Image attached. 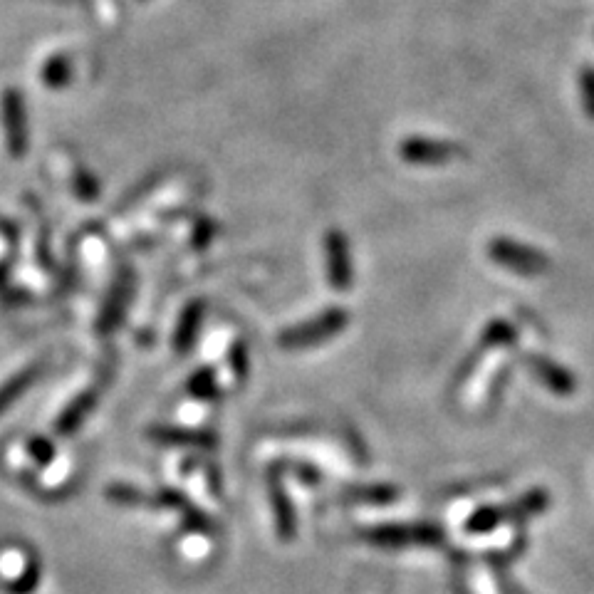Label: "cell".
I'll list each match as a JSON object with an SVG mask.
<instances>
[{"mask_svg": "<svg viewBox=\"0 0 594 594\" xmlns=\"http://www.w3.org/2000/svg\"><path fill=\"white\" fill-rule=\"evenodd\" d=\"M201 315H203V305L201 302H191L189 307L184 310V315H181V322L179 327H176V349H189L194 345L196 340V332L198 327H201Z\"/></svg>", "mask_w": 594, "mask_h": 594, "instance_id": "30bf717a", "label": "cell"}, {"mask_svg": "<svg viewBox=\"0 0 594 594\" xmlns=\"http://www.w3.org/2000/svg\"><path fill=\"white\" fill-rule=\"evenodd\" d=\"M154 439L164 441V444L213 446V439L208 434H194V431H181V429H156Z\"/></svg>", "mask_w": 594, "mask_h": 594, "instance_id": "9a60e30c", "label": "cell"}, {"mask_svg": "<svg viewBox=\"0 0 594 594\" xmlns=\"http://www.w3.org/2000/svg\"><path fill=\"white\" fill-rule=\"evenodd\" d=\"M399 154L406 164L444 166V164H451V161L461 154V149L451 142H441V139L409 137L399 147Z\"/></svg>", "mask_w": 594, "mask_h": 594, "instance_id": "277c9868", "label": "cell"}, {"mask_svg": "<svg viewBox=\"0 0 594 594\" xmlns=\"http://www.w3.org/2000/svg\"><path fill=\"white\" fill-rule=\"evenodd\" d=\"M30 451H33V456L38 458V461H50V456H52V446L48 444V441H33V444H30Z\"/></svg>", "mask_w": 594, "mask_h": 594, "instance_id": "7402d4cb", "label": "cell"}, {"mask_svg": "<svg viewBox=\"0 0 594 594\" xmlns=\"http://www.w3.org/2000/svg\"><path fill=\"white\" fill-rule=\"evenodd\" d=\"M547 493L545 491H530L523 498H518L515 503L505 505V518L508 520H518V518H533V515L543 513L547 508Z\"/></svg>", "mask_w": 594, "mask_h": 594, "instance_id": "8fae6325", "label": "cell"}, {"mask_svg": "<svg viewBox=\"0 0 594 594\" xmlns=\"http://www.w3.org/2000/svg\"><path fill=\"white\" fill-rule=\"evenodd\" d=\"M270 500H273L275 525H278L280 538L290 540L295 535V515H293V505H290L288 495H285L280 483L270 481Z\"/></svg>", "mask_w": 594, "mask_h": 594, "instance_id": "ba28073f", "label": "cell"}, {"mask_svg": "<svg viewBox=\"0 0 594 594\" xmlns=\"http://www.w3.org/2000/svg\"><path fill=\"white\" fill-rule=\"evenodd\" d=\"M0 114H3V129H5V144L13 159L28 151V109H25L23 92L10 87L3 92L0 99Z\"/></svg>", "mask_w": 594, "mask_h": 594, "instance_id": "3957f363", "label": "cell"}, {"mask_svg": "<svg viewBox=\"0 0 594 594\" xmlns=\"http://www.w3.org/2000/svg\"><path fill=\"white\" fill-rule=\"evenodd\" d=\"M580 95L587 117L594 119V67H585L580 75Z\"/></svg>", "mask_w": 594, "mask_h": 594, "instance_id": "e0dca14e", "label": "cell"}, {"mask_svg": "<svg viewBox=\"0 0 594 594\" xmlns=\"http://www.w3.org/2000/svg\"><path fill=\"white\" fill-rule=\"evenodd\" d=\"M38 374H40V367H30L25 369V372L15 374L10 382H5L3 387H0V411L8 409L10 404H15L20 396L28 392V389L35 384V379H38Z\"/></svg>", "mask_w": 594, "mask_h": 594, "instance_id": "9c48e42d", "label": "cell"}, {"mask_svg": "<svg viewBox=\"0 0 594 594\" xmlns=\"http://www.w3.org/2000/svg\"><path fill=\"white\" fill-rule=\"evenodd\" d=\"M75 189H77V194L85 198V201H95L99 186H97V181L92 179L90 174L80 171V174H77V179H75Z\"/></svg>", "mask_w": 594, "mask_h": 594, "instance_id": "ffe728a7", "label": "cell"}, {"mask_svg": "<svg viewBox=\"0 0 594 594\" xmlns=\"http://www.w3.org/2000/svg\"><path fill=\"white\" fill-rule=\"evenodd\" d=\"M367 540L384 547H401V545H436L441 543V530L434 525H384V528L369 530Z\"/></svg>", "mask_w": 594, "mask_h": 594, "instance_id": "5b68a950", "label": "cell"}, {"mask_svg": "<svg viewBox=\"0 0 594 594\" xmlns=\"http://www.w3.org/2000/svg\"><path fill=\"white\" fill-rule=\"evenodd\" d=\"M127 288H129V278H124L122 285H119V290H114L112 293V302H109V307L104 310V330H109V327L119 320V315H122L124 302H127Z\"/></svg>", "mask_w": 594, "mask_h": 594, "instance_id": "2e32d148", "label": "cell"}, {"mask_svg": "<svg viewBox=\"0 0 594 594\" xmlns=\"http://www.w3.org/2000/svg\"><path fill=\"white\" fill-rule=\"evenodd\" d=\"M488 255H491L493 263L520 275H540L550 268V260H547L545 253L525 246V243L510 241V238H495V241H491Z\"/></svg>", "mask_w": 594, "mask_h": 594, "instance_id": "7a4b0ae2", "label": "cell"}, {"mask_svg": "<svg viewBox=\"0 0 594 594\" xmlns=\"http://www.w3.org/2000/svg\"><path fill=\"white\" fill-rule=\"evenodd\" d=\"M92 406H95V394H82L80 399L72 401V404L67 406L65 414L60 416V421H57V431H60V434H72V431L85 421V416L90 414Z\"/></svg>", "mask_w": 594, "mask_h": 594, "instance_id": "7c38bea8", "label": "cell"}, {"mask_svg": "<svg viewBox=\"0 0 594 594\" xmlns=\"http://www.w3.org/2000/svg\"><path fill=\"white\" fill-rule=\"evenodd\" d=\"M246 364H248L246 349H243V345H238L236 349H233V367H236L238 377H246V369H248Z\"/></svg>", "mask_w": 594, "mask_h": 594, "instance_id": "603a6c76", "label": "cell"}, {"mask_svg": "<svg viewBox=\"0 0 594 594\" xmlns=\"http://www.w3.org/2000/svg\"><path fill=\"white\" fill-rule=\"evenodd\" d=\"M505 508H493V505H486V508L476 510V513L471 515V520L466 523L468 533H476V535H483V533H491V530L498 528V525L505 523Z\"/></svg>", "mask_w": 594, "mask_h": 594, "instance_id": "5bb4252c", "label": "cell"}, {"mask_svg": "<svg viewBox=\"0 0 594 594\" xmlns=\"http://www.w3.org/2000/svg\"><path fill=\"white\" fill-rule=\"evenodd\" d=\"M327 278L335 290H347L352 285V260H349L347 238L342 231H330L325 241Z\"/></svg>", "mask_w": 594, "mask_h": 594, "instance_id": "8992f818", "label": "cell"}, {"mask_svg": "<svg viewBox=\"0 0 594 594\" xmlns=\"http://www.w3.org/2000/svg\"><path fill=\"white\" fill-rule=\"evenodd\" d=\"M525 364H528L530 372H533L535 377L550 389V392L560 396H570L577 389L575 377H572L565 367H560V364L552 362V359L543 357V354H528V357H525Z\"/></svg>", "mask_w": 594, "mask_h": 594, "instance_id": "52a82bcc", "label": "cell"}, {"mask_svg": "<svg viewBox=\"0 0 594 594\" xmlns=\"http://www.w3.org/2000/svg\"><path fill=\"white\" fill-rule=\"evenodd\" d=\"M191 392L196 396H201V399H213L216 396V384H213V377L208 369H203V372H198L194 379H191Z\"/></svg>", "mask_w": 594, "mask_h": 594, "instance_id": "ac0fdd59", "label": "cell"}, {"mask_svg": "<svg viewBox=\"0 0 594 594\" xmlns=\"http://www.w3.org/2000/svg\"><path fill=\"white\" fill-rule=\"evenodd\" d=\"M349 315L342 307H335V310H327L325 315L315 317L310 322H302V325L290 327L280 335V347L285 349H302V347H315L327 342L330 337L340 335L347 327Z\"/></svg>", "mask_w": 594, "mask_h": 594, "instance_id": "6da1fadb", "label": "cell"}, {"mask_svg": "<svg viewBox=\"0 0 594 594\" xmlns=\"http://www.w3.org/2000/svg\"><path fill=\"white\" fill-rule=\"evenodd\" d=\"M72 80V60L67 55H55L45 62L43 82L50 90H62Z\"/></svg>", "mask_w": 594, "mask_h": 594, "instance_id": "4fadbf2b", "label": "cell"}, {"mask_svg": "<svg viewBox=\"0 0 594 594\" xmlns=\"http://www.w3.org/2000/svg\"><path fill=\"white\" fill-rule=\"evenodd\" d=\"M38 580H40V575H38V567L33 565V567H30V570H28V575H25L23 580H20L18 585L13 587V592H18V594H28L30 590H33L35 585H38Z\"/></svg>", "mask_w": 594, "mask_h": 594, "instance_id": "44dd1931", "label": "cell"}, {"mask_svg": "<svg viewBox=\"0 0 594 594\" xmlns=\"http://www.w3.org/2000/svg\"><path fill=\"white\" fill-rule=\"evenodd\" d=\"M107 495H109V500H114V503H119V505L144 503V495L139 491H134V488H129V486H112L107 491Z\"/></svg>", "mask_w": 594, "mask_h": 594, "instance_id": "d6986e66", "label": "cell"}]
</instances>
